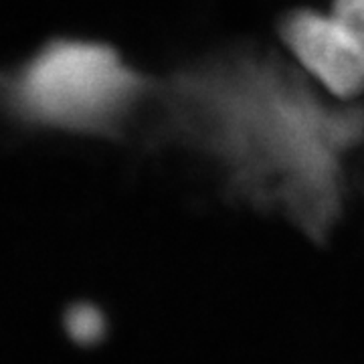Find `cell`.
<instances>
[{
	"mask_svg": "<svg viewBox=\"0 0 364 364\" xmlns=\"http://www.w3.org/2000/svg\"><path fill=\"white\" fill-rule=\"evenodd\" d=\"M326 11L364 35V0H328Z\"/></svg>",
	"mask_w": 364,
	"mask_h": 364,
	"instance_id": "obj_4",
	"label": "cell"
},
{
	"mask_svg": "<svg viewBox=\"0 0 364 364\" xmlns=\"http://www.w3.org/2000/svg\"><path fill=\"white\" fill-rule=\"evenodd\" d=\"M63 328L67 336L79 346H97L107 336V316L105 312L91 301H77L67 308L63 316Z\"/></svg>",
	"mask_w": 364,
	"mask_h": 364,
	"instance_id": "obj_3",
	"label": "cell"
},
{
	"mask_svg": "<svg viewBox=\"0 0 364 364\" xmlns=\"http://www.w3.org/2000/svg\"><path fill=\"white\" fill-rule=\"evenodd\" d=\"M277 41L299 71L338 102L364 100V35L318 6L294 9L277 25Z\"/></svg>",
	"mask_w": 364,
	"mask_h": 364,
	"instance_id": "obj_2",
	"label": "cell"
},
{
	"mask_svg": "<svg viewBox=\"0 0 364 364\" xmlns=\"http://www.w3.org/2000/svg\"><path fill=\"white\" fill-rule=\"evenodd\" d=\"M154 85L156 75L112 43L53 39L0 69V107L25 128L126 142Z\"/></svg>",
	"mask_w": 364,
	"mask_h": 364,
	"instance_id": "obj_1",
	"label": "cell"
}]
</instances>
